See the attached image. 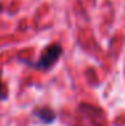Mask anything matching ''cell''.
I'll return each instance as SVG.
<instances>
[{
	"label": "cell",
	"mask_w": 125,
	"mask_h": 126,
	"mask_svg": "<svg viewBox=\"0 0 125 126\" xmlns=\"http://www.w3.org/2000/svg\"><path fill=\"white\" fill-rule=\"evenodd\" d=\"M62 55V47L59 44H50L43 50L40 58L36 63H34V67L38 70H49L58 62V59Z\"/></svg>",
	"instance_id": "obj_1"
},
{
	"label": "cell",
	"mask_w": 125,
	"mask_h": 126,
	"mask_svg": "<svg viewBox=\"0 0 125 126\" xmlns=\"http://www.w3.org/2000/svg\"><path fill=\"white\" fill-rule=\"evenodd\" d=\"M34 115L38 119H40L42 122H44V124H53V122L55 121V118H56L55 111L51 109V107H47V106L35 109L34 110Z\"/></svg>",
	"instance_id": "obj_2"
},
{
	"label": "cell",
	"mask_w": 125,
	"mask_h": 126,
	"mask_svg": "<svg viewBox=\"0 0 125 126\" xmlns=\"http://www.w3.org/2000/svg\"><path fill=\"white\" fill-rule=\"evenodd\" d=\"M5 99V87L1 82V78H0V101Z\"/></svg>",
	"instance_id": "obj_3"
},
{
	"label": "cell",
	"mask_w": 125,
	"mask_h": 126,
	"mask_svg": "<svg viewBox=\"0 0 125 126\" xmlns=\"http://www.w3.org/2000/svg\"><path fill=\"white\" fill-rule=\"evenodd\" d=\"M1 11H3V7H1V4H0V12H1Z\"/></svg>",
	"instance_id": "obj_4"
}]
</instances>
